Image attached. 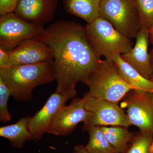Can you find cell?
<instances>
[{"mask_svg": "<svg viewBox=\"0 0 153 153\" xmlns=\"http://www.w3.org/2000/svg\"><path fill=\"white\" fill-rule=\"evenodd\" d=\"M35 39L52 51L57 82L55 92L62 95L79 82L85 84L100 60L91 46L85 27L74 22H55Z\"/></svg>", "mask_w": 153, "mask_h": 153, "instance_id": "1", "label": "cell"}, {"mask_svg": "<svg viewBox=\"0 0 153 153\" xmlns=\"http://www.w3.org/2000/svg\"><path fill=\"white\" fill-rule=\"evenodd\" d=\"M2 78L16 101H30L33 89L55 79L54 62H43L0 68Z\"/></svg>", "mask_w": 153, "mask_h": 153, "instance_id": "2", "label": "cell"}, {"mask_svg": "<svg viewBox=\"0 0 153 153\" xmlns=\"http://www.w3.org/2000/svg\"><path fill=\"white\" fill-rule=\"evenodd\" d=\"M85 85L89 88L88 94L98 99L118 104L128 91L136 89L126 82L113 60H100Z\"/></svg>", "mask_w": 153, "mask_h": 153, "instance_id": "3", "label": "cell"}, {"mask_svg": "<svg viewBox=\"0 0 153 153\" xmlns=\"http://www.w3.org/2000/svg\"><path fill=\"white\" fill-rule=\"evenodd\" d=\"M85 27L91 46L99 59L104 57L106 60H112L115 56L129 52L133 47L131 39L101 17Z\"/></svg>", "mask_w": 153, "mask_h": 153, "instance_id": "4", "label": "cell"}, {"mask_svg": "<svg viewBox=\"0 0 153 153\" xmlns=\"http://www.w3.org/2000/svg\"><path fill=\"white\" fill-rule=\"evenodd\" d=\"M99 17L131 39L141 29L136 0H101Z\"/></svg>", "mask_w": 153, "mask_h": 153, "instance_id": "5", "label": "cell"}, {"mask_svg": "<svg viewBox=\"0 0 153 153\" xmlns=\"http://www.w3.org/2000/svg\"><path fill=\"white\" fill-rule=\"evenodd\" d=\"M45 30L43 25L25 22L18 18L14 13L1 16V47L16 48L25 40L36 39Z\"/></svg>", "mask_w": 153, "mask_h": 153, "instance_id": "6", "label": "cell"}, {"mask_svg": "<svg viewBox=\"0 0 153 153\" xmlns=\"http://www.w3.org/2000/svg\"><path fill=\"white\" fill-rule=\"evenodd\" d=\"M122 108H126L127 114L132 125L140 131L153 133V93L140 89H133L124 97Z\"/></svg>", "mask_w": 153, "mask_h": 153, "instance_id": "7", "label": "cell"}, {"mask_svg": "<svg viewBox=\"0 0 153 153\" xmlns=\"http://www.w3.org/2000/svg\"><path fill=\"white\" fill-rule=\"evenodd\" d=\"M85 106L91 113L88 123L83 127L91 126H123L132 125L128 116L118 104L84 94Z\"/></svg>", "mask_w": 153, "mask_h": 153, "instance_id": "8", "label": "cell"}, {"mask_svg": "<svg viewBox=\"0 0 153 153\" xmlns=\"http://www.w3.org/2000/svg\"><path fill=\"white\" fill-rule=\"evenodd\" d=\"M76 95L75 86L64 95L55 92L49 97L40 110L30 119L29 123L32 140H39L44 134L47 133L52 122L60 109L70 99Z\"/></svg>", "mask_w": 153, "mask_h": 153, "instance_id": "9", "label": "cell"}, {"mask_svg": "<svg viewBox=\"0 0 153 153\" xmlns=\"http://www.w3.org/2000/svg\"><path fill=\"white\" fill-rule=\"evenodd\" d=\"M91 113L85 106V98H73L71 103L64 105L56 115L47 133L54 135L67 136L76 128L78 124L88 123Z\"/></svg>", "mask_w": 153, "mask_h": 153, "instance_id": "10", "label": "cell"}, {"mask_svg": "<svg viewBox=\"0 0 153 153\" xmlns=\"http://www.w3.org/2000/svg\"><path fill=\"white\" fill-rule=\"evenodd\" d=\"M9 52L12 66L36 64L54 60V56L49 47L36 39L25 40L15 49Z\"/></svg>", "mask_w": 153, "mask_h": 153, "instance_id": "11", "label": "cell"}, {"mask_svg": "<svg viewBox=\"0 0 153 153\" xmlns=\"http://www.w3.org/2000/svg\"><path fill=\"white\" fill-rule=\"evenodd\" d=\"M58 0H20L15 15L25 22L44 25L53 20Z\"/></svg>", "mask_w": 153, "mask_h": 153, "instance_id": "12", "label": "cell"}, {"mask_svg": "<svg viewBox=\"0 0 153 153\" xmlns=\"http://www.w3.org/2000/svg\"><path fill=\"white\" fill-rule=\"evenodd\" d=\"M135 44L129 52L121 55L122 58L146 79L153 74L150 57L148 52L149 30L142 28L136 36Z\"/></svg>", "mask_w": 153, "mask_h": 153, "instance_id": "13", "label": "cell"}, {"mask_svg": "<svg viewBox=\"0 0 153 153\" xmlns=\"http://www.w3.org/2000/svg\"><path fill=\"white\" fill-rule=\"evenodd\" d=\"M32 116L22 118L16 123L0 128V136L7 139L14 148L22 149L25 143L32 140L29 123Z\"/></svg>", "mask_w": 153, "mask_h": 153, "instance_id": "14", "label": "cell"}, {"mask_svg": "<svg viewBox=\"0 0 153 153\" xmlns=\"http://www.w3.org/2000/svg\"><path fill=\"white\" fill-rule=\"evenodd\" d=\"M100 0H63L68 13L91 23L99 17Z\"/></svg>", "mask_w": 153, "mask_h": 153, "instance_id": "15", "label": "cell"}, {"mask_svg": "<svg viewBox=\"0 0 153 153\" xmlns=\"http://www.w3.org/2000/svg\"><path fill=\"white\" fill-rule=\"evenodd\" d=\"M112 60L126 82L135 89L146 91L153 94V82L150 79L145 78L132 66L125 61L120 55L115 56Z\"/></svg>", "mask_w": 153, "mask_h": 153, "instance_id": "16", "label": "cell"}, {"mask_svg": "<svg viewBox=\"0 0 153 153\" xmlns=\"http://www.w3.org/2000/svg\"><path fill=\"white\" fill-rule=\"evenodd\" d=\"M88 131L89 141L85 146L89 153H119L107 140L100 126L82 127Z\"/></svg>", "mask_w": 153, "mask_h": 153, "instance_id": "17", "label": "cell"}, {"mask_svg": "<svg viewBox=\"0 0 153 153\" xmlns=\"http://www.w3.org/2000/svg\"><path fill=\"white\" fill-rule=\"evenodd\" d=\"M100 128L107 140L119 153L125 151L135 134L126 127L100 126Z\"/></svg>", "mask_w": 153, "mask_h": 153, "instance_id": "18", "label": "cell"}, {"mask_svg": "<svg viewBox=\"0 0 153 153\" xmlns=\"http://www.w3.org/2000/svg\"><path fill=\"white\" fill-rule=\"evenodd\" d=\"M153 140L152 132L140 131L135 133L123 153H150Z\"/></svg>", "mask_w": 153, "mask_h": 153, "instance_id": "19", "label": "cell"}, {"mask_svg": "<svg viewBox=\"0 0 153 153\" xmlns=\"http://www.w3.org/2000/svg\"><path fill=\"white\" fill-rule=\"evenodd\" d=\"M141 28L150 30L153 26V0H136Z\"/></svg>", "mask_w": 153, "mask_h": 153, "instance_id": "20", "label": "cell"}, {"mask_svg": "<svg viewBox=\"0 0 153 153\" xmlns=\"http://www.w3.org/2000/svg\"><path fill=\"white\" fill-rule=\"evenodd\" d=\"M10 96L9 88L0 77V120L4 123L12 120V116L8 108V102Z\"/></svg>", "mask_w": 153, "mask_h": 153, "instance_id": "21", "label": "cell"}, {"mask_svg": "<svg viewBox=\"0 0 153 153\" xmlns=\"http://www.w3.org/2000/svg\"><path fill=\"white\" fill-rule=\"evenodd\" d=\"M20 0H0V15L14 13Z\"/></svg>", "mask_w": 153, "mask_h": 153, "instance_id": "22", "label": "cell"}, {"mask_svg": "<svg viewBox=\"0 0 153 153\" xmlns=\"http://www.w3.org/2000/svg\"><path fill=\"white\" fill-rule=\"evenodd\" d=\"M12 66L10 62L9 51L0 48V68H7Z\"/></svg>", "mask_w": 153, "mask_h": 153, "instance_id": "23", "label": "cell"}, {"mask_svg": "<svg viewBox=\"0 0 153 153\" xmlns=\"http://www.w3.org/2000/svg\"><path fill=\"white\" fill-rule=\"evenodd\" d=\"M72 153H89L86 150L85 146L82 145H78L75 146Z\"/></svg>", "mask_w": 153, "mask_h": 153, "instance_id": "24", "label": "cell"}, {"mask_svg": "<svg viewBox=\"0 0 153 153\" xmlns=\"http://www.w3.org/2000/svg\"><path fill=\"white\" fill-rule=\"evenodd\" d=\"M149 54L150 57L151 66H152V69L153 73V47L151 49L150 52H149Z\"/></svg>", "mask_w": 153, "mask_h": 153, "instance_id": "25", "label": "cell"}, {"mask_svg": "<svg viewBox=\"0 0 153 153\" xmlns=\"http://www.w3.org/2000/svg\"><path fill=\"white\" fill-rule=\"evenodd\" d=\"M149 41L150 44L153 45V26L149 30Z\"/></svg>", "mask_w": 153, "mask_h": 153, "instance_id": "26", "label": "cell"}, {"mask_svg": "<svg viewBox=\"0 0 153 153\" xmlns=\"http://www.w3.org/2000/svg\"><path fill=\"white\" fill-rule=\"evenodd\" d=\"M150 153H153V140L151 144L150 149Z\"/></svg>", "mask_w": 153, "mask_h": 153, "instance_id": "27", "label": "cell"}, {"mask_svg": "<svg viewBox=\"0 0 153 153\" xmlns=\"http://www.w3.org/2000/svg\"><path fill=\"white\" fill-rule=\"evenodd\" d=\"M150 80L151 81H152L153 82V74H152V76H151V78H150Z\"/></svg>", "mask_w": 153, "mask_h": 153, "instance_id": "28", "label": "cell"}, {"mask_svg": "<svg viewBox=\"0 0 153 153\" xmlns=\"http://www.w3.org/2000/svg\"><path fill=\"white\" fill-rule=\"evenodd\" d=\"M100 1H101V0H100Z\"/></svg>", "mask_w": 153, "mask_h": 153, "instance_id": "29", "label": "cell"}, {"mask_svg": "<svg viewBox=\"0 0 153 153\" xmlns=\"http://www.w3.org/2000/svg\"></svg>", "mask_w": 153, "mask_h": 153, "instance_id": "30", "label": "cell"}]
</instances>
